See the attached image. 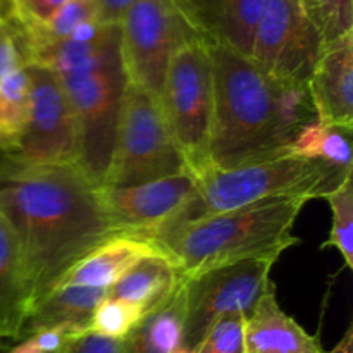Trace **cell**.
<instances>
[{"mask_svg": "<svg viewBox=\"0 0 353 353\" xmlns=\"http://www.w3.org/2000/svg\"><path fill=\"white\" fill-rule=\"evenodd\" d=\"M30 312V292L16 240L0 216V340L17 343Z\"/></svg>", "mask_w": 353, "mask_h": 353, "instance_id": "19", "label": "cell"}, {"mask_svg": "<svg viewBox=\"0 0 353 353\" xmlns=\"http://www.w3.org/2000/svg\"><path fill=\"white\" fill-rule=\"evenodd\" d=\"M350 176L353 174H343L323 162L293 155L231 169L210 168L199 178L195 193L185 207L164 226L145 236L143 241L157 248L161 241L188 224L262 200L279 196L323 199Z\"/></svg>", "mask_w": 353, "mask_h": 353, "instance_id": "5", "label": "cell"}, {"mask_svg": "<svg viewBox=\"0 0 353 353\" xmlns=\"http://www.w3.org/2000/svg\"><path fill=\"white\" fill-rule=\"evenodd\" d=\"M10 14V0H0V19H6Z\"/></svg>", "mask_w": 353, "mask_h": 353, "instance_id": "32", "label": "cell"}, {"mask_svg": "<svg viewBox=\"0 0 353 353\" xmlns=\"http://www.w3.org/2000/svg\"><path fill=\"white\" fill-rule=\"evenodd\" d=\"M199 178L190 169L169 178L131 186L99 188L110 223L121 236L143 240L171 221L196 190Z\"/></svg>", "mask_w": 353, "mask_h": 353, "instance_id": "12", "label": "cell"}, {"mask_svg": "<svg viewBox=\"0 0 353 353\" xmlns=\"http://www.w3.org/2000/svg\"><path fill=\"white\" fill-rule=\"evenodd\" d=\"M350 130L314 119L305 124L288 148V155L323 162L343 174H353Z\"/></svg>", "mask_w": 353, "mask_h": 353, "instance_id": "21", "label": "cell"}, {"mask_svg": "<svg viewBox=\"0 0 353 353\" xmlns=\"http://www.w3.org/2000/svg\"><path fill=\"white\" fill-rule=\"evenodd\" d=\"M321 47L299 0H265L250 52L261 71L286 85H307Z\"/></svg>", "mask_w": 353, "mask_h": 353, "instance_id": "10", "label": "cell"}, {"mask_svg": "<svg viewBox=\"0 0 353 353\" xmlns=\"http://www.w3.org/2000/svg\"><path fill=\"white\" fill-rule=\"evenodd\" d=\"M327 200L333 214L330 238L323 248L334 247L343 257L345 265L353 269V176L345 179L338 188L323 196Z\"/></svg>", "mask_w": 353, "mask_h": 353, "instance_id": "23", "label": "cell"}, {"mask_svg": "<svg viewBox=\"0 0 353 353\" xmlns=\"http://www.w3.org/2000/svg\"><path fill=\"white\" fill-rule=\"evenodd\" d=\"M97 7V16L103 24H119L124 14L140 0H93Z\"/></svg>", "mask_w": 353, "mask_h": 353, "instance_id": "30", "label": "cell"}, {"mask_svg": "<svg viewBox=\"0 0 353 353\" xmlns=\"http://www.w3.org/2000/svg\"><path fill=\"white\" fill-rule=\"evenodd\" d=\"M31 109V79L19 68L0 79V154H14L26 133Z\"/></svg>", "mask_w": 353, "mask_h": 353, "instance_id": "22", "label": "cell"}, {"mask_svg": "<svg viewBox=\"0 0 353 353\" xmlns=\"http://www.w3.org/2000/svg\"><path fill=\"white\" fill-rule=\"evenodd\" d=\"M26 65V50L19 30L10 19H0V79Z\"/></svg>", "mask_w": 353, "mask_h": 353, "instance_id": "27", "label": "cell"}, {"mask_svg": "<svg viewBox=\"0 0 353 353\" xmlns=\"http://www.w3.org/2000/svg\"><path fill=\"white\" fill-rule=\"evenodd\" d=\"M0 216L19 250L30 309L90 252L121 236L79 164H31L0 154Z\"/></svg>", "mask_w": 353, "mask_h": 353, "instance_id": "1", "label": "cell"}, {"mask_svg": "<svg viewBox=\"0 0 353 353\" xmlns=\"http://www.w3.org/2000/svg\"><path fill=\"white\" fill-rule=\"evenodd\" d=\"M186 169L185 159L165 123L159 97L128 83L112 157L102 186L140 185L179 174Z\"/></svg>", "mask_w": 353, "mask_h": 353, "instance_id": "7", "label": "cell"}, {"mask_svg": "<svg viewBox=\"0 0 353 353\" xmlns=\"http://www.w3.org/2000/svg\"><path fill=\"white\" fill-rule=\"evenodd\" d=\"M247 353H321L319 334H309L283 312L274 285L261 296L245 324Z\"/></svg>", "mask_w": 353, "mask_h": 353, "instance_id": "15", "label": "cell"}, {"mask_svg": "<svg viewBox=\"0 0 353 353\" xmlns=\"http://www.w3.org/2000/svg\"><path fill=\"white\" fill-rule=\"evenodd\" d=\"M128 83L161 97L168 65L185 41L200 38L174 0H140L119 23Z\"/></svg>", "mask_w": 353, "mask_h": 353, "instance_id": "9", "label": "cell"}, {"mask_svg": "<svg viewBox=\"0 0 353 353\" xmlns=\"http://www.w3.org/2000/svg\"><path fill=\"white\" fill-rule=\"evenodd\" d=\"M124 340L103 336L93 331L72 334L55 353H123Z\"/></svg>", "mask_w": 353, "mask_h": 353, "instance_id": "29", "label": "cell"}, {"mask_svg": "<svg viewBox=\"0 0 353 353\" xmlns=\"http://www.w3.org/2000/svg\"><path fill=\"white\" fill-rule=\"evenodd\" d=\"M307 19L316 30L321 45L353 31L352 0H299Z\"/></svg>", "mask_w": 353, "mask_h": 353, "instance_id": "24", "label": "cell"}, {"mask_svg": "<svg viewBox=\"0 0 353 353\" xmlns=\"http://www.w3.org/2000/svg\"><path fill=\"white\" fill-rule=\"evenodd\" d=\"M307 88L321 123L353 130V31L321 47Z\"/></svg>", "mask_w": 353, "mask_h": 353, "instance_id": "13", "label": "cell"}, {"mask_svg": "<svg viewBox=\"0 0 353 353\" xmlns=\"http://www.w3.org/2000/svg\"><path fill=\"white\" fill-rule=\"evenodd\" d=\"M183 278L176 262L165 254L148 255L138 261L109 290L107 296L123 300L148 314L172 295Z\"/></svg>", "mask_w": 353, "mask_h": 353, "instance_id": "18", "label": "cell"}, {"mask_svg": "<svg viewBox=\"0 0 353 353\" xmlns=\"http://www.w3.org/2000/svg\"><path fill=\"white\" fill-rule=\"evenodd\" d=\"M155 254L162 252L148 241L131 236L110 238L83 257L74 268L69 269L57 286H78L109 292L138 261Z\"/></svg>", "mask_w": 353, "mask_h": 353, "instance_id": "16", "label": "cell"}, {"mask_svg": "<svg viewBox=\"0 0 353 353\" xmlns=\"http://www.w3.org/2000/svg\"><path fill=\"white\" fill-rule=\"evenodd\" d=\"M28 64L45 65L57 76L78 124L79 165L100 188L128 85L119 24H103L90 41L62 40L34 48L28 52Z\"/></svg>", "mask_w": 353, "mask_h": 353, "instance_id": "3", "label": "cell"}, {"mask_svg": "<svg viewBox=\"0 0 353 353\" xmlns=\"http://www.w3.org/2000/svg\"><path fill=\"white\" fill-rule=\"evenodd\" d=\"M307 202L303 196H279L205 217L157 248L176 262L185 278L245 261L276 264L283 252L300 243L293 226Z\"/></svg>", "mask_w": 353, "mask_h": 353, "instance_id": "4", "label": "cell"}, {"mask_svg": "<svg viewBox=\"0 0 353 353\" xmlns=\"http://www.w3.org/2000/svg\"><path fill=\"white\" fill-rule=\"evenodd\" d=\"M193 31L210 45L250 57L265 0H174Z\"/></svg>", "mask_w": 353, "mask_h": 353, "instance_id": "14", "label": "cell"}, {"mask_svg": "<svg viewBox=\"0 0 353 353\" xmlns=\"http://www.w3.org/2000/svg\"><path fill=\"white\" fill-rule=\"evenodd\" d=\"M185 278L168 300L145 314L124 338L123 353H183Z\"/></svg>", "mask_w": 353, "mask_h": 353, "instance_id": "20", "label": "cell"}, {"mask_svg": "<svg viewBox=\"0 0 353 353\" xmlns=\"http://www.w3.org/2000/svg\"><path fill=\"white\" fill-rule=\"evenodd\" d=\"M145 314L138 307L123 300L105 296L93 310L90 321V331L109 338L124 340L130 331L137 326Z\"/></svg>", "mask_w": 353, "mask_h": 353, "instance_id": "25", "label": "cell"}, {"mask_svg": "<svg viewBox=\"0 0 353 353\" xmlns=\"http://www.w3.org/2000/svg\"><path fill=\"white\" fill-rule=\"evenodd\" d=\"M271 262L245 261L185 278L183 353H193L207 331L228 316H250L274 283Z\"/></svg>", "mask_w": 353, "mask_h": 353, "instance_id": "8", "label": "cell"}, {"mask_svg": "<svg viewBox=\"0 0 353 353\" xmlns=\"http://www.w3.org/2000/svg\"><path fill=\"white\" fill-rule=\"evenodd\" d=\"M207 45L214 83L210 165L231 169L288 155L299 131L317 119L307 85L279 83L250 57Z\"/></svg>", "mask_w": 353, "mask_h": 353, "instance_id": "2", "label": "cell"}, {"mask_svg": "<svg viewBox=\"0 0 353 353\" xmlns=\"http://www.w3.org/2000/svg\"><path fill=\"white\" fill-rule=\"evenodd\" d=\"M161 107L186 168L200 178L210 165L214 83L209 45L202 38L185 41L168 65Z\"/></svg>", "mask_w": 353, "mask_h": 353, "instance_id": "6", "label": "cell"}, {"mask_svg": "<svg viewBox=\"0 0 353 353\" xmlns=\"http://www.w3.org/2000/svg\"><path fill=\"white\" fill-rule=\"evenodd\" d=\"M105 290L57 286L34 303L24 321L21 340L43 330L69 326L78 331H88L93 310L107 296ZM19 340V341H21Z\"/></svg>", "mask_w": 353, "mask_h": 353, "instance_id": "17", "label": "cell"}, {"mask_svg": "<svg viewBox=\"0 0 353 353\" xmlns=\"http://www.w3.org/2000/svg\"><path fill=\"white\" fill-rule=\"evenodd\" d=\"M321 353H353V324L347 327L343 338L331 350H323Z\"/></svg>", "mask_w": 353, "mask_h": 353, "instance_id": "31", "label": "cell"}, {"mask_svg": "<svg viewBox=\"0 0 353 353\" xmlns=\"http://www.w3.org/2000/svg\"><path fill=\"white\" fill-rule=\"evenodd\" d=\"M68 0H10V14L19 26H40L45 24Z\"/></svg>", "mask_w": 353, "mask_h": 353, "instance_id": "28", "label": "cell"}, {"mask_svg": "<svg viewBox=\"0 0 353 353\" xmlns=\"http://www.w3.org/2000/svg\"><path fill=\"white\" fill-rule=\"evenodd\" d=\"M10 347H12V343H9V341H2L0 340V353H7L10 350Z\"/></svg>", "mask_w": 353, "mask_h": 353, "instance_id": "33", "label": "cell"}, {"mask_svg": "<svg viewBox=\"0 0 353 353\" xmlns=\"http://www.w3.org/2000/svg\"><path fill=\"white\" fill-rule=\"evenodd\" d=\"M31 79L26 133L14 152L31 164H79V131L64 90L52 69L24 65Z\"/></svg>", "mask_w": 353, "mask_h": 353, "instance_id": "11", "label": "cell"}, {"mask_svg": "<svg viewBox=\"0 0 353 353\" xmlns=\"http://www.w3.org/2000/svg\"><path fill=\"white\" fill-rule=\"evenodd\" d=\"M247 316H228L217 321L193 353H247L245 347Z\"/></svg>", "mask_w": 353, "mask_h": 353, "instance_id": "26", "label": "cell"}]
</instances>
